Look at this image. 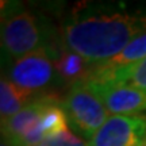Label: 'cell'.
Listing matches in <instances>:
<instances>
[{
    "instance_id": "6da1fadb",
    "label": "cell",
    "mask_w": 146,
    "mask_h": 146,
    "mask_svg": "<svg viewBox=\"0 0 146 146\" xmlns=\"http://www.w3.org/2000/svg\"><path fill=\"white\" fill-rule=\"evenodd\" d=\"M146 31V16L126 12L78 14L64 26L65 49L94 65L108 62L134 38Z\"/></svg>"
},
{
    "instance_id": "7a4b0ae2",
    "label": "cell",
    "mask_w": 146,
    "mask_h": 146,
    "mask_svg": "<svg viewBox=\"0 0 146 146\" xmlns=\"http://www.w3.org/2000/svg\"><path fill=\"white\" fill-rule=\"evenodd\" d=\"M49 34L45 23L30 11L3 15L1 47L8 58L19 60L42 47H47Z\"/></svg>"
},
{
    "instance_id": "3957f363",
    "label": "cell",
    "mask_w": 146,
    "mask_h": 146,
    "mask_svg": "<svg viewBox=\"0 0 146 146\" xmlns=\"http://www.w3.org/2000/svg\"><path fill=\"white\" fill-rule=\"evenodd\" d=\"M62 107L72 127L85 137L88 142L108 119V111L103 102L87 83L70 87Z\"/></svg>"
},
{
    "instance_id": "277c9868",
    "label": "cell",
    "mask_w": 146,
    "mask_h": 146,
    "mask_svg": "<svg viewBox=\"0 0 146 146\" xmlns=\"http://www.w3.org/2000/svg\"><path fill=\"white\" fill-rule=\"evenodd\" d=\"M57 56L54 49L47 46L16 60L10 69V80L34 94L46 91L56 81H61L56 69Z\"/></svg>"
},
{
    "instance_id": "5b68a950",
    "label": "cell",
    "mask_w": 146,
    "mask_h": 146,
    "mask_svg": "<svg viewBox=\"0 0 146 146\" xmlns=\"http://www.w3.org/2000/svg\"><path fill=\"white\" fill-rule=\"evenodd\" d=\"M52 94L39 95L21 112L1 120V138L14 146H34L45 142L41 131V116Z\"/></svg>"
},
{
    "instance_id": "8992f818",
    "label": "cell",
    "mask_w": 146,
    "mask_h": 146,
    "mask_svg": "<svg viewBox=\"0 0 146 146\" xmlns=\"http://www.w3.org/2000/svg\"><path fill=\"white\" fill-rule=\"evenodd\" d=\"M146 139V116L111 115L88 146H139Z\"/></svg>"
},
{
    "instance_id": "52a82bcc",
    "label": "cell",
    "mask_w": 146,
    "mask_h": 146,
    "mask_svg": "<svg viewBox=\"0 0 146 146\" xmlns=\"http://www.w3.org/2000/svg\"><path fill=\"white\" fill-rule=\"evenodd\" d=\"M91 89L100 98L108 114L142 115L146 112V94L129 84L103 80L87 81Z\"/></svg>"
},
{
    "instance_id": "ba28073f",
    "label": "cell",
    "mask_w": 146,
    "mask_h": 146,
    "mask_svg": "<svg viewBox=\"0 0 146 146\" xmlns=\"http://www.w3.org/2000/svg\"><path fill=\"white\" fill-rule=\"evenodd\" d=\"M56 69L60 80L73 87L76 84L87 83L94 73L95 65L77 53L62 49L56 58Z\"/></svg>"
},
{
    "instance_id": "9c48e42d",
    "label": "cell",
    "mask_w": 146,
    "mask_h": 146,
    "mask_svg": "<svg viewBox=\"0 0 146 146\" xmlns=\"http://www.w3.org/2000/svg\"><path fill=\"white\" fill-rule=\"evenodd\" d=\"M89 80H103V81L129 84L146 94V58L134 66L126 69L110 68L104 64L95 65L94 73Z\"/></svg>"
},
{
    "instance_id": "30bf717a",
    "label": "cell",
    "mask_w": 146,
    "mask_h": 146,
    "mask_svg": "<svg viewBox=\"0 0 146 146\" xmlns=\"http://www.w3.org/2000/svg\"><path fill=\"white\" fill-rule=\"evenodd\" d=\"M35 99V94L18 87L10 78H1L0 83V114L1 120L21 112Z\"/></svg>"
},
{
    "instance_id": "8fae6325",
    "label": "cell",
    "mask_w": 146,
    "mask_h": 146,
    "mask_svg": "<svg viewBox=\"0 0 146 146\" xmlns=\"http://www.w3.org/2000/svg\"><path fill=\"white\" fill-rule=\"evenodd\" d=\"M68 122V116L62 107V103L57 96L53 95L46 107L43 108L41 116V131L45 137V141L47 138L56 137L64 131L69 130Z\"/></svg>"
},
{
    "instance_id": "7c38bea8",
    "label": "cell",
    "mask_w": 146,
    "mask_h": 146,
    "mask_svg": "<svg viewBox=\"0 0 146 146\" xmlns=\"http://www.w3.org/2000/svg\"><path fill=\"white\" fill-rule=\"evenodd\" d=\"M146 58V31L139 34L123 49V52L108 62H104V65L115 69H126L131 68L141 62Z\"/></svg>"
},
{
    "instance_id": "4fadbf2b",
    "label": "cell",
    "mask_w": 146,
    "mask_h": 146,
    "mask_svg": "<svg viewBox=\"0 0 146 146\" xmlns=\"http://www.w3.org/2000/svg\"><path fill=\"white\" fill-rule=\"evenodd\" d=\"M46 146H88V143L83 141L80 137L74 135L70 130H66L56 137L47 138L43 142Z\"/></svg>"
},
{
    "instance_id": "5bb4252c",
    "label": "cell",
    "mask_w": 146,
    "mask_h": 146,
    "mask_svg": "<svg viewBox=\"0 0 146 146\" xmlns=\"http://www.w3.org/2000/svg\"><path fill=\"white\" fill-rule=\"evenodd\" d=\"M0 146H14L11 142H8L7 139H4V138H1V143H0Z\"/></svg>"
},
{
    "instance_id": "9a60e30c",
    "label": "cell",
    "mask_w": 146,
    "mask_h": 146,
    "mask_svg": "<svg viewBox=\"0 0 146 146\" xmlns=\"http://www.w3.org/2000/svg\"><path fill=\"white\" fill-rule=\"evenodd\" d=\"M139 146H146V139H145V141H143V142H142V143H141V145H139Z\"/></svg>"
},
{
    "instance_id": "2e32d148",
    "label": "cell",
    "mask_w": 146,
    "mask_h": 146,
    "mask_svg": "<svg viewBox=\"0 0 146 146\" xmlns=\"http://www.w3.org/2000/svg\"><path fill=\"white\" fill-rule=\"evenodd\" d=\"M34 146H46L45 143H39V145H34Z\"/></svg>"
}]
</instances>
